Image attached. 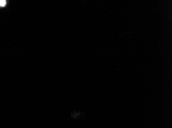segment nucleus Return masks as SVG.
I'll list each match as a JSON object with an SVG mask.
<instances>
[{
  "label": "nucleus",
  "instance_id": "nucleus-1",
  "mask_svg": "<svg viewBox=\"0 0 172 128\" xmlns=\"http://www.w3.org/2000/svg\"><path fill=\"white\" fill-rule=\"evenodd\" d=\"M6 4V1L4 0H0V7H4Z\"/></svg>",
  "mask_w": 172,
  "mask_h": 128
}]
</instances>
